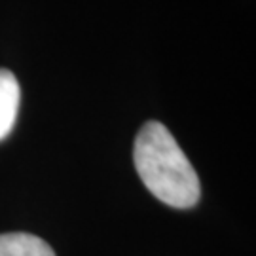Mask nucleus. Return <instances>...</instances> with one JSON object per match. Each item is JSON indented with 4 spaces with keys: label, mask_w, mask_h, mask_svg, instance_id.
I'll return each instance as SVG.
<instances>
[{
    "label": "nucleus",
    "mask_w": 256,
    "mask_h": 256,
    "mask_svg": "<svg viewBox=\"0 0 256 256\" xmlns=\"http://www.w3.org/2000/svg\"><path fill=\"white\" fill-rule=\"evenodd\" d=\"M19 90L18 78L10 70L0 68V140L10 135V131L16 126L19 110Z\"/></svg>",
    "instance_id": "2"
},
{
    "label": "nucleus",
    "mask_w": 256,
    "mask_h": 256,
    "mask_svg": "<svg viewBox=\"0 0 256 256\" xmlns=\"http://www.w3.org/2000/svg\"><path fill=\"white\" fill-rule=\"evenodd\" d=\"M133 162L144 186L165 205L190 209L200 202L198 173L164 124L148 122L140 128L133 146Z\"/></svg>",
    "instance_id": "1"
},
{
    "label": "nucleus",
    "mask_w": 256,
    "mask_h": 256,
    "mask_svg": "<svg viewBox=\"0 0 256 256\" xmlns=\"http://www.w3.org/2000/svg\"><path fill=\"white\" fill-rule=\"evenodd\" d=\"M0 256H55L44 239L30 234H2Z\"/></svg>",
    "instance_id": "3"
}]
</instances>
